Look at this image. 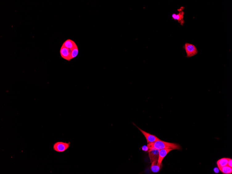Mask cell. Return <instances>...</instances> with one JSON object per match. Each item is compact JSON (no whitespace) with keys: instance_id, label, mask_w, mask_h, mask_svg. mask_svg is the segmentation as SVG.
<instances>
[{"instance_id":"cell-8","label":"cell","mask_w":232,"mask_h":174,"mask_svg":"<svg viewBox=\"0 0 232 174\" xmlns=\"http://www.w3.org/2000/svg\"><path fill=\"white\" fill-rule=\"evenodd\" d=\"M173 149H164L160 150L159 152V157L158 160V164L159 165H161L163 160L169 152L173 150Z\"/></svg>"},{"instance_id":"cell-11","label":"cell","mask_w":232,"mask_h":174,"mask_svg":"<svg viewBox=\"0 0 232 174\" xmlns=\"http://www.w3.org/2000/svg\"><path fill=\"white\" fill-rule=\"evenodd\" d=\"M229 159V158H223L218 160L217 162V164L219 169L227 165Z\"/></svg>"},{"instance_id":"cell-15","label":"cell","mask_w":232,"mask_h":174,"mask_svg":"<svg viewBox=\"0 0 232 174\" xmlns=\"http://www.w3.org/2000/svg\"><path fill=\"white\" fill-rule=\"evenodd\" d=\"M227 165L232 168V160L231 159H229Z\"/></svg>"},{"instance_id":"cell-14","label":"cell","mask_w":232,"mask_h":174,"mask_svg":"<svg viewBox=\"0 0 232 174\" xmlns=\"http://www.w3.org/2000/svg\"><path fill=\"white\" fill-rule=\"evenodd\" d=\"M142 150L144 152H148L149 149L147 146L144 145L141 147Z\"/></svg>"},{"instance_id":"cell-6","label":"cell","mask_w":232,"mask_h":174,"mask_svg":"<svg viewBox=\"0 0 232 174\" xmlns=\"http://www.w3.org/2000/svg\"><path fill=\"white\" fill-rule=\"evenodd\" d=\"M60 54L62 58L68 61L71 60V51L69 49L62 45L60 50Z\"/></svg>"},{"instance_id":"cell-3","label":"cell","mask_w":232,"mask_h":174,"mask_svg":"<svg viewBox=\"0 0 232 174\" xmlns=\"http://www.w3.org/2000/svg\"><path fill=\"white\" fill-rule=\"evenodd\" d=\"M70 143H66L59 141L54 144L53 146L54 150L59 153H62L67 150L70 146Z\"/></svg>"},{"instance_id":"cell-12","label":"cell","mask_w":232,"mask_h":174,"mask_svg":"<svg viewBox=\"0 0 232 174\" xmlns=\"http://www.w3.org/2000/svg\"><path fill=\"white\" fill-rule=\"evenodd\" d=\"M220 170L223 174H230L232 173V168L228 166V165L219 168Z\"/></svg>"},{"instance_id":"cell-5","label":"cell","mask_w":232,"mask_h":174,"mask_svg":"<svg viewBox=\"0 0 232 174\" xmlns=\"http://www.w3.org/2000/svg\"><path fill=\"white\" fill-rule=\"evenodd\" d=\"M136 127H137V128L140 130V132L142 133L144 137H145L147 144L154 142H155V141L160 140L159 139L156 137V136L150 134L149 133L144 131V130H141L137 126Z\"/></svg>"},{"instance_id":"cell-1","label":"cell","mask_w":232,"mask_h":174,"mask_svg":"<svg viewBox=\"0 0 232 174\" xmlns=\"http://www.w3.org/2000/svg\"><path fill=\"white\" fill-rule=\"evenodd\" d=\"M147 146L149 149L154 148L161 150L164 149L171 148L173 150H180L181 149V146L178 144L165 142L160 140L154 142L148 143Z\"/></svg>"},{"instance_id":"cell-10","label":"cell","mask_w":232,"mask_h":174,"mask_svg":"<svg viewBox=\"0 0 232 174\" xmlns=\"http://www.w3.org/2000/svg\"><path fill=\"white\" fill-rule=\"evenodd\" d=\"M158 161H154L151 164V169L153 173H157L159 172L162 167V164L159 165L157 164Z\"/></svg>"},{"instance_id":"cell-7","label":"cell","mask_w":232,"mask_h":174,"mask_svg":"<svg viewBox=\"0 0 232 174\" xmlns=\"http://www.w3.org/2000/svg\"><path fill=\"white\" fill-rule=\"evenodd\" d=\"M160 150L152 148L149 149V155L150 162L152 163L154 161H158L159 157Z\"/></svg>"},{"instance_id":"cell-4","label":"cell","mask_w":232,"mask_h":174,"mask_svg":"<svg viewBox=\"0 0 232 174\" xmlns=\"http://www.w3.org/2000/svg\"><path fill=\"white\" fill-rule=\"evenodd\" d=\"M184 8V7H181L180 9L178 10L179 11L178 14L174 13L172 15V18L174 20L178 21L182 26H183L185 23V21L184 19L185 13L183 11Z\"/></svg>"},{"instance_id":"cell-9","label":"cell","mask_w":232,"mask_h":174,"mask_svg":"<svg viewBox=\"0 0 232 174\" xmlns=\"http://www.w3.org/2000/svg\"><path fill=\"white\" fill-rule=\"evenodd\" d=\"M62 46L69 49L70 51H71L73 49L78 46L74 41L71 39H67L63 43Z\"/></svg>"},{"instance_id":"cell-2","label":"cell","mask_w":232,"mask_h":174,"mask_svg":"<svg viewBox=\"0 0 232 174\" xmlns=\"http://www.w3.org/2000/svg\"><path fill=\"white\" fill-rule=\"evenodd\" d=\"M185 49L186 54V57L190 58L197 55L198 51L197 48L193 44L188 43H185L183 47Z\"/></svg>"},{"instance_id":"cell-13","label":"cell","mask_w":232,"mask_h":174,"mask_svg":"<svg viewBox=\"0 0 232 174\" xmlns=\"http://www.w3.org/2000/svg\"><path fill=\"white\" fill-rule=\"evenodd\" d=\"M78 53L79 50L78 46L71 51L70 57L71 60L75 58L78 56Z\"/></svg>"}]
</instances>
